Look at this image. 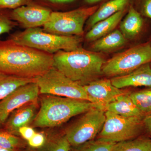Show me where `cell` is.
<instances>
[{"instance_id":"1","label":"cell","mask_w":151,"mask_h":151,"mask_svg":"<svg viewBox=\"0 0 151 151\" xmlns=\"http://www.w3.org/2000/svg\"><path fill=\"white\" fill-rule=\"evenodd\" d=\"M53 54L21 45L8 39L0 41V73L35 78L53 67Z\"/></svg>"},{"instance_id":"2","label":"cell","mask_w":151,"mask_h":151,"mask_svg":"<svg viewBox=\"0 0 151 151\" xmlns=\"http://www.w3.org/2000/svg\"><path fill=\"white\" fill-rule=\"evenodd\" d=\"M53 67L82 86L98 79L105 62L99 54L80 47L71 51L60 50L53 54Z\"/></svg>"},{"instance_id":"3","label":"cell","mask_w":151,"mask_h":151,"mask_svg":"<svg viewBox=\"0 0 151 151\" xmlns=\"http://www.w3.org/2000/svg\"><path fill=\"white\" fill-rule=\"evenodd\" d=\"M93 108H100L87 100L44 94L40 98V108L32 123V127H58Z\"/></svg>"},{"instance_id":"4","label":"cell","mask_w":151,"mask_h":151,"mask_svg":"<svg viewBox=\"0 0 151 151\" xmlns=\"http://www.w3.org/2000/svg\"><path fill=\"white\" fill-rule=\"evenodd\" d=\"M9 39L16 43L53 54L60 50L71 51L80 47L81 37L57 35L39 27L27 29L11 35Z\"/></svg>"},{"instance_id":"5","label":"cell","mask_w":151,"mask_h":151,"mask_svg":"<svg viewBox=\"0 0 151 151\" xmlns=\"http://www.w3.org/2000/svg\"><path fill=\"white\" fill-rule=\"evenodd\" d=\"M106 119L96 139L118 143L145 134L144 118L124 117L106 111Z\"/></svg>"},{"instance_id":"6","label":"cell","mask_w":151,"mask_h":151,"mask_svg":"<svg viewBox=\"0 0 151 151\" xmlns=\"http://www.w3.org/2000/svg\"><path fill=\"white\" fill-rule=\"evenodd\" d=\"M98 8L94 6L69 12H52L43 30L57 35L81 37L84 34V23Z\"/></svg>"},{"instance_id":"7","label":"cell","mask_w":151,"mask_h":151,"mask_svg":"<svg viewBox=\"0 0 151 151\" xmlns=\"http://www.w3.org/2000/svg\"><path fill=\"white\" fill-rule=\"evenodd\" d=\"M35 79L40 94L90 102L84 86L72 81L54 67Z\"/></svg>"},{"instance_id":"8","label":"cell","mask_w":151,"mask_h":151,"mask_svg":"<svg viewBox=\"0 0 151 151\" xmlns=\"http://www.w3.org/2000/svg\"><path fill=\"white\" fill-rule=\"evenodd\" d=\"M151 61V44H144L129 49L105 61L102 72L112 78L121 76Z\"/></svg>"},{"instance_id":"9","label":"cell","mask_w":151,"mask_h":151,"mask_svg":"<svg viewBox=\"0 0 151 151\" xmlns=\"http://www.w3.org/2000/svg\"><path fill=\"white\" fill-rule=\"evenodd\" d=\"M105 112L100 108H91L64 129L63 132L71 147L96 139L105 123Z\"/></svg>"},{"instance_id":"10","label":"cell","mask_w":151,"mask_h":151,"mask_svg":"<svg viewBox=\"0 0 151 151\" xmlns=\"http://www.w3.org/2000/svg\"><path fill=\"white\" fill-rule=\"evenodd\" d=\"M39 94L38 86L35 81L20 86L0 101V126L4 124L14 111L37 100Z\"/></svg>"},{"instance_id":"11","label":"cell","mask_w":151,"mask_h":151,"mask_svg":"<svg viewBox=\"0 0 151 151\" xmlns=\"http://www.w3.org/2000/svg\"><path fill=\"white\" fill-rule=\"evenodd\" d=\"M83 86L90 102L105 111L119 95L128 92L113 86L109 79H97Z\"/></svg>"},{"instance_id":"12","label":"cell","mask_w":151,"mask_h":151,"mask_svg":"<svg viewBox=\"0 0 151 151\" xmlns=\"http://www.w3.org/2000/svg\"><path fill=\"white\" fill-rule=\"evenodd\" d=\"M52 12L49 9L31 4L13 10L10 16L13 20L27 29L43 26Z\"/></svg>"},{"instance_id":"13","label":"cell","mask_w":151,"mask_h":151,"mask_svg":"<svg viewBox=\"0 0 151 151\" xmlns=\"http://www.w3.org/2000/svg\"><path fill=\"white\" fill-rule=\"evenodd\" d=\"M37 100L26 104L11 113L4 124L5 130L19 136V130L32 124L37 113Z\"/></svg>"},{"instance_id":"14","label":"cell","mask_w":151,"mask_h":151,"mask_svg":"<svg viewBox=\"0 0 151 151\" xmlns=\"http://www.w3.org/2000/svg\"><path fill=\"white\" fill-rule=\"evenodd\" d=\"M112 84L119 89L129 87H151V67L150 63L144 64L132 72L112 77Z\"/></svg>"},{"instance_id":"15","label":"cell","mask_w":151,"mask_h":151,"mask_svg":"<svg viewBox=\"0 0 151 151\" xmlns=\"http://www.w3.org/2000/svg\"><path fill=\"white\" fill-rule=\"evenodd\" d=\"M129 92L119 95L105 107V111L124 117L144 118L145 115L137 108L129 96Z\"/></svg>"},{"instance_id":"16","label":"cell","mask_w":151,"mask_h":151,"mask_svg":"<svg viewBox=\"0 0 151 151\" xmlns=\"http://www.w3.org/2000/svg\"><path fill=\"white\" fill-rule=\"evenodd\" d=\"M125 12V9L119 11L110 17L97 23L86 34V40L88 41L97 40L112 32L121 22Z\"/></svg>"},{"instance_id":"17","label":"cell","mask_w":151,"mask_h":151,"mask_svg":"<svg viewBox=\"0 0 151 151\" xmlns=\"http://www.w3.org/2000/svg\"><path fill=\"white\" fill-rule=\"evenodd\" d=\"M143 24L140 14L131 6L127 16L121 22L120 31L127 39H132L140 32Z\"/></svg>"},{"instance_id":"18","label":"cell","mask_w":151,"mask_h":151,"mask_svg":"<svg viewBox=\"0 0 151 151\" xmlns=\"http://www.w3.org/2000/svg\"><path fill=\"white\" fill-rule=\"evenodd\" d=\"M129 2V0H111L103 4L88 19V26L91 28L98 22L124 9Z\"/></svg>"},{"instance_id":"19","label":"cell","mask_w":151,"mask_h":151,"mask_svg":"<svg viewBox=\"0 0 151 151\" xmlns=\"http://www.w3.org/2000/svg\"><path fill=\"white\" fill-rule=\"evenodd\" d=\"M127 40L121 31L116 29L96 40L92 48L94 52L111 51L123 46Z\"/></svg>"},{"instance_id":"20","label":"cell","mask_w":151,"mask_h":151,"mask_svg":"<svg viewBox=\"0 0 151 151\" xmlns=\"http://www.w3.org/2000/svg\"><path fill=\"white\" fill-rule=\"evenodd\" d=\"M46 139L44 145L36 150L28 151H70L71 146L64 132H54L46 134Z\"/></svg>"},{"instance_id":"21","label":"cell","mask_w":151,"mask_h":151,"mask_svg":"<svg viewBox=\"0 0 151 151\" xmlns=\"http://www.w3.org/2000/svg\"><path fill=\"white\" fill-rule=\"evenodd\" d=\"M35 81V78H22L0 73V101L20 86Z\"/></svg>"},{"instance_id":"22","label":"cell","mask_w":151,"mask_h":151,"mask_svg":"<svg viewBox=\"0 0 151 151\" xmlns=\"http://www.w3.org/2000/svg\"><path fill=\"white\" fill-rule=\"evenodd\" d=\"M112 151H151V137L145 134L133 139L116 143Z\"/></svg>"},{"instance_id":"23","label":"cell","mask_w":151,"mask_h":151,"mask_svg":"<svg viewBox=\"0 0 151 151\" xmlns=\"http://www.w3.org/2000/svg\"><path fill=\"white\" fill-rule=\"evenodd\" d=\"M129 95L137 108L145 116L151 111V87L129 92Z\"/></svg>"},{"instance_id":"24","label":"cell","mask_w":151,"mask_h":151,"mask_svg":"<svg viewBox=\"0 0 151 151\" xmlns=\"http://www.w3.org/2000/svg\"><path fill=\"white\" fill-rule=\"evenodd\" d=\"M0 147L12 150H24L27 148V142L5 130H0Z\"/></svg>"},{"instance_id":"25","label":"cell","mask_w":151,"mask_h":151,"mask_svg":"<svg viewBox=\"0 0 151 151\" xmlns=\"http://www.w3.org/2000/svg\"><path fill=\"white\" fill-rule=\"evenodd\" d=\"M116 143L95 139L71 147L70 151H112Z\"/></svg>"},{"instance_id":"26","label":"cell","mask_w":151,"mask_h":151,"mask_svg":"<svg viewBox=\"0 0 151 151\" xmlns=\"http://www.w3.org/2000/svg\"><path fill=\"white\" fill-rule=\"evenodd\" d=\"M17 23L11 19L10 13L0 11V36L4 34L10 32L17 25Z\"/></svg>"},{"instance_id":"27","label":"cell","mask_w":151,"mask_h":151,"mask_svg":"<svg viewBox=\"0 0 151 151\" xmlns=\"http://www.w3.org/2000/svg\"><path fill=\"white\" fill-rule=\"evenodd\" d=\"M46 134L43 132H36L32 137L27 142L26 150H36L40 148L45 142Z\"/></svg>"},{"instance_id":"28","label":"cell","mask_w":151,"mask_h":151,"mask_svg":"<svg viewBox=\"0 0 151 151\" xmlns=\"http://www.w3.org/2000/svg\"><path fill=\"white\" fill-rule=\"evenodd\" d=\"M32 0H0V11L6 9H14L31 4Z\"/></svg>"},{"instance_id":"29","label":"cell","mask_w":151,"mask_h":151,"mask_svg":"<svg viewBox=\"0 0 151 151\" xmlns=\"http://www.w3.org/2000/svg\"><path fill=\"white\" fill-rule=\"evenodd\" d=\"M36 132L32 127H29V126H24L19 129V136L27 142L32 137Z\"/></svg>"},{"instance_id":"30","label":"cell","mask_w":151,"mask_h":151,"mask_svg":"<svg viewBox=\"0 0 151 151\" xmlns=\"http://www.w3.org/2000/svg\"><path fill=\"white\" fill-rule=\"evenodd\" d=\"M145 134L151 137V111L146 114L143 119Z\"/></svg>"},{"instance_id":"31","label":"cell","mask_w":151,"mask_h":151,"mask_svg":"<svg viewBox=\"0 0 151 151\" xmlns=\"http://www.w3.org/2000/svg\"><path fill=\"white\" fill-rule=\"evenodd\" d=\"M142 9L143 14L151 20V0H143Z\"/></svg>"},{"instance_id":"32","label":"cell","mask_w":151,"mask_h":151,"mask_svg":"<svg viewBox=\"0 0 151 151\" xmlns=\"http://www.w3.org/2000/svg\"><path fill=\"white\" fill-rule=\"evenodd\" d=\"M43 1L53 4H61L72 2L75 0H43Z\"/></svg>"},{"instance_id":"33","label":"cell","mask_w":151,"mask_h":151,"mask_svg":"<svg viewBox=\"0 0 151 151\" xmlns=\"http://www.w3.org/2000/svg\"><path fill=\"white\" fill-rule=\"evenodd\" d=\"M22 150H12V149H9L3 147H0V151H24Z\"/></svg>"},{"instance_id":"34","label":"cell","mask_w":151,"mask_h":151,"mask_svg":"<svg viewBox=\"0 0 151 151\" xmlns=\"http://www.w3.org/2000/svg\"><path fill=\"white\" fill-rule=\"evenodd\" d=\"M100 1H101V0H85L86 2L90 4H94V3Z\"/></svg>"},{"instance_id":"35","label":"cell","mask_w":151,"mask_h":151,"mask_svg":"<svg viewBox=\"0 0 151 151\" xmlns=\"http://www.w3.org/2000/svg\"><path fill=\"white\" fill-rule=\"evenodd\" d=\"M150 64L151 67V62L150 63Z\"/></svg>"},{"instance_id":"36","label":"cell","mask_w":151,"mask_h":151,"mask_svg":"<svg viewBox=\"0 0 151 151\" xmlns=\"http://www.w3.org/2000/svg\"></svg>"}]
</instances>
